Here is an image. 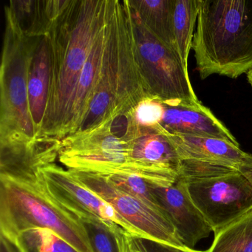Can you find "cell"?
Instances as JSON below:
<instances>
[{
	"instance_id": "9c48e42d",
	"label": "cell",
	"mask_w": 252,
	"mask_h": 252,
	"mask_svg": "<svg viewBox=\"0 0 252 252\" xmlns=\"http://www.w3.org/2000/svg\"><path fill=\"white\" fill-rule=\"evenodd\" d=\"M82 185L105 200L116 212L141 234L143 240L186 249L175 227L163 211L121 191L103 175L69 169Z\"/></svg>"
},
{
	"instance_id": "4316f807",
	"label": "cell",
	"mask_w": 252,
	"mask_h": 252,
	"mask_svg": "<svg viewBox=\"0 0 252 252\" xmlns=\"http://www.w3.org/2000/svg\"><path fill=\"white\" fill-rule=\"evenodd\" d=\"M149 252H206V251H197L194 249H181L175 246H168L162 243H156L150 240H143Z\"/></svg>"
},
{
	"instance_id": "e0dca14e",
	"label": "cell",
	"mask_w": 252,
	"mask_h": 252,
	"mask_svg": "<svg viewBox=\"0 0 252 252\" xmlns=\"http://www.w3.org/2000/svg\"><path fill=\"white\" fill-rule=\"evenodd\" d=\"M70 2V0H11L6 6L22 33L32 38L48 35L53 23Z\"/></svg>"
},
{
	"instance_id": "277c9868",
	"label": "cell",
	"mask_w": 252,
	"mask_h": 252,
	"mask_svg": "<svg viewBox=\"0 0 252 252\" xmlns=\"http://www.w3.org/2000/svg\"><path fill=\"white\" fill-rule=\"evenodd\" d=\"M5 33L0 69V141L37 138L29 108L28 79L35 37L25 36L5 6Z\"/></svg>"
},
{
	"instance_id": "ac0fdd59",
	"label": "cell",
	"mask_w": 252,
	"mask_h": 252,
	"mask_svg": "<svg viewBox=\"0 0 252 252\" xmlns=\"http://www.w3.org/2000/svg\"><path fill=\"white\" fill-rule=\"evenodd\" d=\"M107 3H108V0H107ZM106 23H107V14H106L104 23L100 28L99 31L94 39L89 56L84 65L83 70L78 82L74 104H73V111H72L71 125H70V132L69 135H73L77 130L83 119V116L86 113L93 91L95 88V84L101 71L104 45H105Z\"/></svg>"
},
{
	"instance_id": "4fadbf2b",
	"label": "cell",
	"mask_w": 252,
	"mask_h": 252,
	"mask_svg": "<svg viewBox=\"0 0 252 252\" xmlns=\"http://www.w3.org/2000/svg\"><path fill=\"white\" fill-rule=\"evenodd\" d=\"M61 140L41 136L32 141H0V175L25 177L59 158Z\"/></svg>"
},
{
	"instance_id": "ffe728a7",
	"label": "cell",
	"mask_w": 252,
	"mask_h": 252,
	"mask_svg": "<svg viewBox=\"0 0 252 252\" xmlns=\"http://www.w3.org/2000/svg\"><path fill=\"white\" fill-rule=\"evenodd\" d=\"M206 252H252V209L215 233Z\"/></svg>"
},
{
	"instance_id": "83f0119b",
	"label": "cell",
	"mask_w": 252,
	"mask_h": 252,
	"mask_svg": "<svg viewBox=\"0 0 252 252\" xmlns=\"http://www.w3.org/2000/svg\"><path fill=\"white\" fill-rule=\"evenodd\" d=\"M1 242H2V252H12V248L11 247V244L9 243L2 237H1Z\"/></svg>"
},
{
	"instance_id": "5bb4252c",
	"label": "cell",
	"mask_w": 252,
	"mask_h": 252,
	"mask_svg": "<svg viewBox=\"0 0 252 252\" xmlns=\"http://www.w3.org/2000/svg\"><path fill=\"white\" fill-rule=\"evenodd\" d=\"M182 160L200 162L242 172L252 169V155L225 140L171 134Z\"/></svg>"
},
{
	"instance_id": "ba28073f",
	"label": "cell",
	"mask_w": 252,
	"mask_h": 252,
	"mask_svg": "<svg viewBox=\"0 0 252 252\" xmlns=\"http://www.w3.org/2000/svg\"><path fill=\"white\" fill-rule=\"evenodd\" d=\"M126 119L125 139L132 173L153 185L175 184L181 178L182 159L170 133L160 125L141 127L134 125L127 116Z\"/></svg>"
},
{
	"instance_id": "8fae6325",
	"label": "cell",
	"mask_w": 252,
	"mask_h": 252,
	"mask_svg": "<svg viewBox=\"0 0 252 252\" xmlns=\"http://www.w3.org/2000/svg\"><path fill=\"white\" fill-rule=\"evenodd\" d=\"M119 95L118 0H108L105 45L101 71L86 113L74 134L91 130L106 121L119 116Z\"/></svg>"
},
{
	"instance_id": "603a6c76",
	"label": "cell",
	"mask_w": 252,
	"mask_h": 252,
	"mask_svg": "<svg viewBox=\"0 0 252 252\" xmlns=\"http://www.w3.org/2000/svg\"><path fill=\"white\" fill-rule=\"evenodd\" d=\"M103 176L110 184L121 191L130 194L132 197L138 199L149 206L162 211L152 191L150 183L143 177L135 174L123 172L110 174Z\"/></svg>"
},
{
	"instance_id": "d4e9b609",
	"label": "cell",
	"mask_w": 252,
	"mask_h": 252,
	"mask_svg": "<svg viewBox=\"0 0 252 252\" xmlns=\"http://www.w3.org/2000/svg\"><path fill=\"white\" fill-rule=\"evenodd\" d=\"M94 252H119L115 234L104 225L84 222Z\"/></svg>"
},
{
	"instance_id": "d6986e66",
	"label": "cell",
	"mask_w": 252,
	"mask_h": 252,
	"mask_svg": "<svg viewBox=\"0 0 252 252\" xmlns=\"http://www.w3.org/2000/svg\"><path fill=\"white\" fill-rule=\"evenodd\" d=\"M147 29L171 49L176 51L174 35L175 0H129Z\"/></svg>"
},
{
	"instance_id": "cb8c5ba5",
	"label": "cell",
	"mask_w": 252,
	"mask_h": 252,
	"mask_svg": "<svg viewBox=\"0 0 252 252\" xmlns=\"http://www.w3.org/2000/svg\"><path fill=\"white\" fill-rule=\"evenodd\" d=\"M164 111V104L160 100L149 96L138 102L126 114L135 126L154 127L160 125Z\"/></svg>"
},
{
	"instance_id": "7c38bea8",
	"label": "cell",
	"mask_w": 252,
	"mask_h": 252,
	"mask_svg": "<svg viewBox=\"0 0 252 252\" xmlns=\"http://www.w3.org/2000/svg\"><path fill=\"white\" fill-rule=\"evenodd\" d=\"M150 187L160 209L186 247L194 249L200 240L209 237L213 231L193 202L184 178H180L170 186L150 184Z\"/></svg>"
},
{
	"instance_id": "52a82bcc",
	"label": "cell",
	"mask_w": 252,
	"mask_h": 252,
	"mask_svg": "<svg viewBox=\"0 0 252 252\" xmlns=\"http://www.w3.org/2000/svg\"><path fill=\"white\" fill-rule=\"evenodd\" d=\"M184 179L214 233L252 209V184L239 171Z\"/></svg>"
},
{
	"instance_id": "5b68a950",
	"label": "cell",
	"mask_w": 252,
	"mask_h": 252,
	"mask_svg": "<svg viewBox=\"0 0 252 252\" xmlns=\"http://www.w3.org/2000/svg\"><path fill=\"white\" fill-rule=\"evenodd\" d=\"M134 52L149 95L165 105L197 107L201 104L193 89L188 67L178 53L160 42L147 29L129 0H123Z\"/></svg>"
},
{
	"instance_id": "f1b7e54d",
	"label": "cell",
	"mask_w": 252,
	"mask_h": 252,
	"mask_svg": "<svg viewBox=\"0 0 252 252\" xmlns=\"http://www.w3.org/2000/svg\"><path fill=\"white\" fill-rule=\"evenodd\" d=\"M242 173H243L252 184V169H248V170L243 171V172H242Z\"/></svg>"
},
{
	"instance_id": "9a60e30c",
	"label": "cell",
	"mask_w": 252,
	"mask_h": 252,
	"mask_svg": "<svg viewBox=\"0 0 252 252\" xmlns=\"http://www.w3.org/2000/svg\"><path fill=\"white\" fill-rule=\"evenodd\" d=\"M52 75V51L49 36L35 37L31 54L28 79L29 108L36 131L40 137L48 108Z\"/></svg>"
},
{
	"instance_id": "44dd1931",
	"label": "cell",
	"mask_w": 252,
	"mask_h": 252,
	"mask_svg": "<svg viewBox=\"0 0 252 252\" xmlns=\"http://www.w3.org/2000/svg\"><path fill=\"white\" fill-rule=\"evenodd\" d=\"M200 5V0H175L174 35L175 47L181 61L187 67Z\"/></svg>"
},
{
	"instance_id": "7a4b0ae2",
	"label": "cell",
	"mask_w": 252,
	"mask_h": 252,
	"mask_svg": "<svg viewBox=\"0 0 252 252\" xmlns=\"http://www.w3.org/2000/svg\"><path fill=\"white\" fill-rule=\"evenodd\" d=\"M191 49L200 79L252 69V0H200Z\"/></svg>"
},
{
	"instance_id": "484cf974",
	"label": "cell",
	"mask_w": 252,
	"mask_h": 252,
	"mask_svg": "<svg viewBox=\"0 0 252 252\" xmlns=\"http://www.w3.org/2000/svg\"><path fill=\"white\" fill-rule=\"evenodd\" d=\"M119 252H149L143 239L134 237L122 230L115 234Z\"/></svg>"
},
{
	"instance_id": "8992f818",
	"label": "cell",
	"mask_w": 252,
	"mask_h": 252,
	"mask_svg": "<svg viewBox=\"0 0 252 252\" xmlns=\"http://www.w3.org/2000/svg\"><path fill=\"white\" fill-rule=\"evenodd\" d=\"M126 129V119L120 115L91 130L68 135L61 140L59 160L73 170L132 174Z\"/></svg>"
},
{
	"instance_id": "7402d4cb",
	"label": "cell",
	"mask_w": 252,
	"mask_h": 252,
	"mask_svg": "<svg viewBox=\"0 0 252 252\" xmlns=\"http://www.w3.org/2000/svg\"><path fill=\"white\" fill-rule=\"evenodd\" d=\"M11 246L18 252H79L48 228L23 231Z\"/></svg>"
},
{
	"instance_id": "30bf717a",
	"label": "cell",
	"mask_w": 252,
	"mask_h": 252,
	"mask_svg": "<svg viewBox=\"0 0 252 252\" xmlns=\"http://www.w3.org/2000/svg\"><path fill=\"white\" fill-rule=\"evenodd\" d=\"M50 194L60 204L83 222H95L107 226L113 234L124 230L130 235L141 234L99 196L88 189L70 173L56 163L41 168Z\"/></svg>"
},
{
	"instance_id": "6da1fadb",
	"label": "cell",
	"mask_w": 252,
	"mask_h": 252,
	"mask_svg": "<svg viewBox=\"0 0 252 252\" xmlns=\"http://www.w3.org/2000/svg\"><path fill=\"white\" fill-rule=\"evenodd\" d=\"M107 8V0H70L53 23L48 33L52 51L51 91L41 136L63 140L70 134L78 82Z\"/></svg>"
},
{
	"instance_id": "3957f363",
	"label": "cell",
	"mask_w": 252,
	"mask_h": 252,
	"mask_svg": "<svg viewBox=\"0 0 252 252\" xmlns=\"http://www.w3.org/2000/svg\"><path fill=\"white\" fill-rule=\"evenodd\" d=\"M0 182L1 237L10 244L23 231L48 228L77 252H94L85 223L52 197L40 170L25 177L0 175Z\"/></svg>"
},
{
	"instance_id": "2e32d148",
	"label": "cell",
	"mask_w": 252,
	"mask_h": 252,
	"mask_svg": "<svg viewBox=\"0 0 252 252\" xmlns=\"http://www.w3.org/2000/svg\"><path fill=\"white\" fill-rule=\"evenodd\" d=\"M160 126L171 134L218 138L240 146L228 128L202 103L197 107L165 105Z\"/></svg>"
},
{
	"instance_id": "f546056e",
	"label": "cell",
	"mask_w": 252,
	"mask_h": 252,
	"mask_svg": "<svg viewBox=\"0 0 252 252\" xmlns=\"http://www.w3.org/2000/svg\"><path fill=\"white\" fill-rule=\"evenodd\" d=\"M246 75H247L248 82H249V83L250 84L252 88V69L249 70V71L246 73Z\"/></svg>"
}]
</instances>
